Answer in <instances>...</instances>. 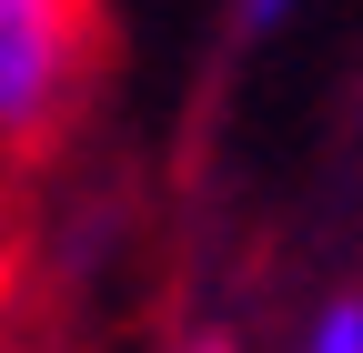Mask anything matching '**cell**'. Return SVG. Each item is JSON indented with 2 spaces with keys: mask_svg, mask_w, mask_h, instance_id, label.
<instances>
[{
  "mask_svg": "<svg viewBox=\"0 0 363 353\" xmlns=\"http://www.w3.org/2000/svg\"><path fill=\"white\" fill-rule=\"evenodd\" d=\"M91 81V0H0V142H40Z\"/></svg>",
  "mask_w": 363,
  "mask_h": 353,
  "instance_id": "6da1fadb",
  "label": "cell"
},
{
  "mask_svg": "<svg viewBox=\"0 0 363 353\" xmlns=\"http://www.w3.org/2000/svg\"><path fill=\"white\" fill-rule=\"evenodd\" d=\"M293 353H363V293H333V303H313V323Z\"/></svg>",
  "mask_w": 363,
  "mask_h": 353,
  "instance_id": "7a4b0ae2",
  "label": "cell"
},
{
  "mask_svg": "<svg viewBox=\"0 0 363 353\" xmlns=\"http://www.w3.org/2000/svg\"><path fill=\"white\" fill-rule=\"evenodd\" d=\"M293 21H303V0H233V40H272Z\"/></svg>",
  "mask_w": 363,
  "mask_h": 353,
  "instance_id": "3957f363",
  "label": "cell"
},
{
  "mask_svg": "<svg viewBox=\"0 0 363 353\" xmlns=\"http://www.w3.org/2000/svg\"><path fill=\"white\" fill-rule=\"evenodd\" d=\"M162 353H242V333H233V323H182Z\"/></svg>",
  "mask_w": 363,
  "mask_h": 353,
  "instance_id": "277c9868",
  "label": "cell"
}]
</instances>
